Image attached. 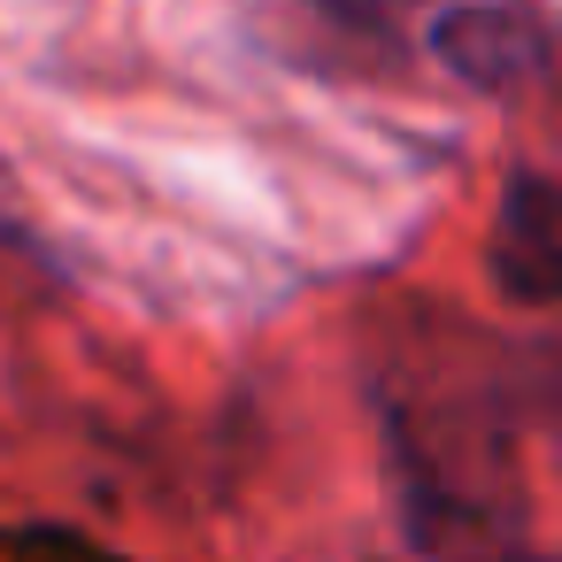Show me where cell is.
<instances>
[{
	"label": "cell",
	"instance_id": "6da1fadb",
	"mask_svg": "<svg viewBox=\"0 0 562 562\" xmlns=\"http://www.w3.org/2000/svg\"><path fill=\"white\" fill-rule=\"evenodd\" d=\"M431 55L477 93H524L547 78V55H554L547 9L539 0H462V9H439Z\"/></svg>",
	"mask_w": 562,
	"mask_h": 562
},
{
	"label": "cell",
	"instance_id": "7a4b0ae2",
	"mask_svg": "<svg viewBox=\"0 0 562 562\" xmlns=\"http://www.w3.org/2000/svg\"><path fill=\"white\" fill-rule=\"evenodd\" d=\"M493 278L508 301L547 308L562 285V209H554V178L516 170V186L501 193V224H493Z\"/></svg>",
	"mask_w": 562,
	"mask_h": 562
},
{
	"label": "cell",
	"instance_id": "3957f363",
	"mask_svg": "<svg viewBox=\"0 0 562 562\" xmlns=\"http://www.w3.org/2000/svg\"><path fill=\"white\" fill-rule=\"evenodd\" d=\"M0 562H124L78 524H0Z\"/></svg>",
	"mask_w": 562,
	"mask_h": 562
},
{
	"label": "cell",
	"instance_id": "277c9868",
	"mask_svg": "<svg viewBox=\"0 0 562 562\" xmlns=\"http://www.w3.org/2000/svg\"><path fill=\"white\" fill-rule=\"evenodd\" d=\"M501 562H539V554H501Z\"/></svg>",
	"mask_w": 562,
	"mask_h": 562
}]
</instances>
